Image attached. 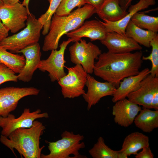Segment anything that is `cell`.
I'll return each mask as SVG.
<instances>
[{"instance_id": "1", "label": "cell", "mask_w": 158, "mask_h": 158, "mask_svg": "<svg viewBox=\"0 0 158 158\" xmlns=\"http://www.w3.org/2000/svg\"><path fill=\"white\" fill-rule=\"evenodd\" d=\"M142 56L140 51L125 53L108 51L101 53L95 62L93 73L117 88L123 79L139 72L143 63Z\"/></svg>"}, {"instance_id": "2", "label": "cell", "mask_w": 158, "mask_h": 158, "mask_svg": "<svg viewBox=\"0 0 158 158\" xmlns=\"http://www.w3.org/2000/svg\"><path fill=\"white\" fill-rule=\"evenodd\" d=\"M45 129L42 122L35 120L30 127L18 128L8 138L1 135L0 141L15 155L14 149L25 158H41L45 146L40 147V139Z\"/></svg>"}, {"instance_id": "3", "label": "cell", "mask_w": 158, "mask_h": 158, "mask_svg": "<svg viewBox=\"0 0 158 158\" xmlns=\"http://www.w3.org/2000/svg\"><path fill=\"white\" fill-rule=\"evenodd\" d=\"M96 13L97 10L94 7L86 4L67 16H59L54 13L49 32L44 38L43 51H47L57 49L63 35L79 28L85 20Z\"/></svg>"}, {"instance_id": "4", "label": "cell", "mask_w": 158, "mask_h": 158, "mask_svg": "<svg viewBox=\"0 0 158 158\" xmlns=\"http://www.w3.org/2000/svg\"><path fill=\"white\" fill-rule=\"evenodd\" d=\"M43 25L31 13L28 15L26 26L17 33L7 36L0 42V46L13 53L37 43Z\"/></svg>"}, {"instance_id": "5", "label": "cell", "mask_w": 158, "mask_h": 158, "mask_svg": "<svg viewBox=\"0 0 158 158\" xmlns=\"http://www.w3.org/2000/svg\"><path fill=\"white\" fill-rule=\"evenodd\" d=\"M61 138L56 142H49L48 148L49 154H41V158H86L81 154L79 151L85 147V143L82 141L84 138L83 135L75 134L73 132L64 131Z\"/></svg>"}, {"instance_id": "6", "label": "cell", "mask_w": 158, "mask_h": 158, "mask_svg": "<svg viewBox=\"0 0 158 158\" xmlns=\"http://www.w3.org/2000/svg\"><path fill=\"white\" fill-rule=\"evenodd\" d=\"M65 67L68 70V73L58 81L63 97L73 99L82 95L85 92L84 89L88 74L80 64Z\"/></svg>"}, {"instance_id": "7", "label": "cell", "mask_w": 158, "mask_h": 158, "mask_svg": "<svg viewBox=\"0 0 158 158\" xmlns=\"http://www.w3.org/2000/svg\"><path fill=\"white\" fill-rule=\"evenodd\" d=\"M74 42L69 48L71 61L80 65L87 74L92 73L95 60L98 59L101 50L97 45L84 40Z\"/></svg>"}, {"instance_id": "8", "label": "cell", "mask_w": 158, "mask_h": 158, "mask_svg": "<svg viewBox=\"0 0 158 158\" xmlns=\"http://www.w3.org/2000/svg\"><path fill=\"white\" fill-rule=\"evenodd\" d=\"M127 98L142 108L158 110V77L148 75L138 88L129 94Z\"/></svg>"}, {"instance_id": "9", "label": "cell", "mask_w": 158, "mask_h": 158, "mask_svg": "<svg viewBox=\"0 0 158 158\" xmlns=\"http://www.w3.org/2000/svg\"><path fill=\"white\" fill-rule=\"evenodd\" d=\"M49 117L47 112L42 113L40 109L31 112L30 109L27 108H25L21 115L17 118L11 113L6 117L0 116L1 135L8 138L11 133L18 128L30 127L37 119Z\"/></svg>"}, {"instance_id": "10", "label": "cell", "mask_w": 158, "mask_h": 158, "mask_svg": "<svg viewBox=\"0 0 158 158\" xmlns=\"http://www.w3.org/2000/svg\"><path fill=\"white\" fill-rule=\"evenodd\" d=\"M40 90L33 87H7L0 89V116L6 117L17 108L19 100L28 96L37 95Z\"/></svg>"}, {"instance_id": "11", "label": "cell", "mask_w": 158, "mask_h": 158, "mask_svg": "<svg viewBox=\"0 0 158 158\" xmlns=\"http://www.w3.org/2000/svg\"><path fill=\"white\" fill-rule=\"evenodd\" d=\"M74 41V39L70 38L63 41L60 45L59 50H52L47 59L41 60L38 69L43 72H48L51 82L58 81L66 74L64 70L66 62L64 59V53L68 45Z\"/></svg>"}, {"instance_id": "12", "label": "cell", "mask_w": 158, "mask_h": 158, "mask_svg": "<svg viewBox=\"0 0 158 158\" xmlns=\"http://www.w3.org/2000/svg\"><path fill=\"white\" fill-rule=\"evenodd\" d=\"M30 13L19 2L0 6V20L13 33L25 27L28 15Z\"/></svg>"}, {"instance_id": "13", "label": "cell", "mask_w": 158, "mask_h": 158, "mask_svg": "<svg viewBox=\"0 0 158 158\" xmlns=\"http://www.w3.org/2000/svg\"><path fill=\"white\" fill-rule=\"evenodd\" d=\"M85 86L87 90L82 96L87 103L88 110L98 103L102 98L112 96L116 88L112 83L107 81L103 82L98 81L88 74Z\"/></svg>"}, {"instance_id": "14", "label": "cell", "mask_w": 158, "mask_h": 158, "mask_svg": "<svg viewBox=\"0 0 158 158\" xmlns=\"http://www.w3.org/2000/svg\"><path fill=\"white\" fill-rule=\"evenodd\" d=\"M100 42L107 48L108 51L114 53L131 52L140 51L142 49L140 45L132 39L113 31L108 32Z\"/></svg>"}, {"instance_id": "15", "label": "cell", "mask_w": 158, "mask_h": 158, "mask_svg": "<svg viewBox=\"0 0 158 158\" xmlns=\"http://www.w3.org/2000/svg\"><path fill=\"white\" fill-rule=\"evenodd\" d=\"M109 31L102 22L96 20H87L77 29L66 34L67 36L74 39L75 42L79 41L82 37L90 39L91 41L103 40Z\"/></svg>"}, {"instance_id": "16", "label": "cell", "mask_w": 158, "mask_h": 158, "mask_svg": "<svg viewBox=\"0 0 158 158\" xmlns=\"http://www.w3.org/2000/svg\"><path fill=\"white\" fill-rule=\"evenodd\" d=\"M114 103L112 109L114 121L119 126L124 127L132 124L142 109L140 106L126 98Z\"/></svg>"}, {"instance_id": "17", "label": "cell", "mask_w": 158, "mask_h": 158, "mask_svg": "<svg viewBox=\"0 0 158 158\" xmlns=\"http://www.w3.org/2000/svg\"><path fill=\"white\" fill-rule=\"evenodd\" d=\"M24 56L25 64L21 72L17 75L18 80L24 82H30L35 71L38 69L41 62V52L38 43L28 46L20 50Z\"/></svg>"}, {"instance_id": "18", "label": "cell", "mask_w": 158, "mask_h": 158, "mask_svg": "<svg viewBox=\"0 0 158 158\" xmlns=\"http://www.w3.org/2000/svg\"><path fill=\"white\" fill-rule=\"evenodd\" d=\"M155 3V0H140L137 3L129 6L128 13L121 20L115 22L104 20L102 23L109 31L125 35L126 27L133 16L137 12L154 5Z\"/></svg>"}, {"instance_id": "19", "label": "cell", "mask_w": 158, "mask_h": 158, "mask_svg": "<svg viewBox=\"0 0 158 158\" xmlns=\"http://www.w3.org/2000/svg\"><path fill=\"white\" fill-rule=\"evenodd\" d=\"M150 74V69L145 68L136 75L123 79L116 88L112 96V102L115 103L126 98L129 94L138 88L142 80Z\"/></svg>"}, {"instance_id": "20", "label": "cell", "mask_w": 158, "mask_h": 158, "mask_svg": "<svg viewBox=\"0 0 158 158\" xmlns=\"http://www.w3.org/2000/svg\"><path fill=\"white\" fill-rule=\"evenodd\" d=\"M149 141L148 137L142 133L133 132L125 137L119 151L128 156L136 155L141 149L149 146Z\"/></svg>"}, {"instance_id": "21", "label": "cell", "mask_w": 158, "mask_h": 158, "mask_svg": "<svg viewBox=\"0 0 158 158\" xmlns=\"http://www.w3.org/2000/svg\"><path fill=\"white\" fill-rule=\"evenodd\" d=\"M96 13L103 20L115 22L123 18L128 12L121 8L118 0H105Z\"/></svg>"}, {"instance_id": "22", "label": "cell", "mask_w": 158, "mask_h": 158, "mask_svg": "<svg viewBox=\"0 0 158 158\" xmlns=\"http://www.w3.org/2000/svg\"><path fill=\"white\" fill-rule=\"evenodd\" d=\"M135 126L143 132L150 133L158 127V110L142 108L136 116Z\"/></svg>"}, {"instance_id": "23", "label": "cell", "mask_w": 158, "mask_h": 158, "mask_svg": "<svg viewBox=\"0 0 158 158\" xmlns=\"http://www.w3.org/2000/svg\"><path fill=\"white\" fill-rule=\"evenodd\" d=\"M157 35V32L141 28L130 20L127 25L125 35L132 39L140 45L147 48L150 47L152 40Z\"/></svg>"}, {"instance_id": "24", "label": "cell", "mask_w": 158, "mask_h": 158, "mask_svg": "<svg viewBox=\"0 0 158 158\" xmlns=\"http://www.w3.org/2000/svg\"><path fill=\"white\" fill-rule=\"evenodd\" d=\"M25 59L23 55L10 52L0 46V62L13 71L19 73L23 70Z\"/></svg>"}, {"instance_id": "25", "label": "cell", "mask_w": 158, "mask_h": 158, "mask_svg": "<svg viewBox=\"0 0 158 158\" xmlns=\"http://www.w3.org/2000/svg\"><path fill=\"white\" fill-rule=\"evenodd\" d=\"M88 152L93 158H118L119 153V151L113 150L106 145L101 136Z\"/></svg>"}, {"instance_id": "26", "label": "cell", "mask_w": 158, "mask_h": 158, "mask_svg": "<svg viewBox=\"0 0 158 158\" xmlns=\"http://www.w3.org/2000/svg\"><path fill=\"white\" fill-rule=\"evenodd\" d=\"M131 20L141 28L155 32H158V17L150 16L138 12L133 16Z\"/></svg>"}, {"instance_id": "27", "label": "cell", "mask_w": 158, "mask_h": 158, "mask_svg": "<svg viewBox=\"0 0 158 158\" xmlns=\"http://www.w3.org/2000/svg\"><path fill=\"white\" fill-rule=\"evenodd\" d=\"M48 0L50 5L48 10L38 19L43 25L42 33L43 35H46L48 33L52 17L62 0Z\"/></svg>"}, {"instance_id": "28", "label": "cell", "mask_w": 158, "mask_h": 158, "mask_svg": "<svg viewBox=\"0 0 158 158\" xmlns=\"http://www.w3.org/2000/svg\"><path fill=\"white\" fill-rule=\"evenodd\" d=\"M152 48L150 54L148 56H142V60H149L152 63L150 74L152 76L158 77V35L154 38L150 43Z\"/></svg>"}, {"instance_id": "29", "label": "cell", "mask_w": 158, "mask_h": 158, "mask_svg": "<svg viewBox=\"0 0 158 158\" xmlns=\"http://www.w3.org/2000/svg\"><path fill=\"white\" fill-rule=\"evenodd\" d=\"M86 4L85 0H62L54 13L59 16H67L75 7L80 8Z\"/></svg>"}, {"instance_id": "30", "label": "cell", "mask_w": 158, "mask_h": 158, "mask_svg": "<svg viewBox=\"0 0 158 158\" xmlns=\"http://www.w3.org/2000/svg\"><path fill=\"white\" fill-rule=\"evenodd\" d=\"M18 76L11 69L0 62V86L10 81L17 82Z\"/></svg>"}, {"instance_id": "31", "label": "cell", "mask_w": 158, "mask_h": 158, "mask_svg": "<svg viewBox=\"0 0 158 158\" xmlns=\"http://www.w3.org/2000/svg\"><path fill=\"white\" fill-rule=\"evenodd\" d=\"M136 158H153L154 155L149 147H144L135 156Z\"/></svg>"}, {"instance_id": "32", "label": "cell", "mask_w": 158, "mask_h": 158, "mask_svg": "<svg viewBox=\"0 0 158 158\" xmlns=\"http://www.w3.org/2000/svg\"><path fill=\"white\" fill-rule=\"evenodd\" d=\"M9 30L0 20V42L8 36Z\"/></svg>"}, {"instance_id": "33", "label": "cell", "mask_w": 158, "mask_h": 158, "mask_svg": "<svg viewBox=\"0 0 158 158\" xmlns=\"http://www.w3.org/2000/svg\"><path fill=\"white\" fill-rule=\"evenodd\" d=\"M86 4L91 5L97 10H98L105 0H85Z\"/></svg>"}, {"instance_id": "34", "label": "cell", "mask_w": 158, "mask_h": 158, "mask_svg": "<svg viewBox=\"0 0 158 158\" xmlns=\"http://www.w3.org/2000/svg\"><path fill=\"white\" fill-rule=\"evenodd\" d=\"M133 0H118V3L121 8L124 10L127 11L131 5Z\"/></svg>"}, {"instance_id": "35", "label": "cell", "mask_w": 158, "mask_h": 158, "mask_svg": "<svg viewBox=\"0 0 158 158\" xmlns=\"http://www.w3.org/2000/svg\"><path fill=\"white\" fill-rule=\"evenodd\" d=\"M4 4L6 5H11L18 2L19 0H2Z\"/></svg>"}, {"instance_id": "36", "label": "cell", "mask_w": 158, "mask_h": 158, "mask_svg": "<svg viewBox=\"0 0 158 158\" xmlns=\"http://www.w3.org/2000/svg\"><path fill=\"white\" fill-rule=\"evenodd\" d=\"M30 0H23L22 2V5L25 6L27 8L28 12L29 13H30L29 10V5Z\"/></svg>"}, {"instance_id": "37", "label": "cell", "mask_w": 158, "mask_h": 158, "mask_svg": "<svg viewBox=\"0 0 158 158\" xmlns=\"http://www.w3.org/2000/svg\"><path fill=\"white\" fill-rule=\"evenodd\" d=\"M4 4L3 3L2 0H0V6Z\"/></svg>"}]
</instances>
